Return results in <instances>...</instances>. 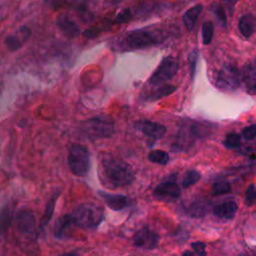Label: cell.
<instances>
[{
	"label": "cell",
	"instance_id": "obj_5",
	"mask_svg": "<svg viewBox=\"0 0 256 256\" xmlns=\"http://www.w3.org/2000/svg\"><path fill=\"white\" fill-rule=\"evenodd\" d=\"M68 166L71 172L79 177L87 175L90 169V153L80 144H73L68 153Z\"/></svg>",
	"mask_w": 256,
	"mask_h": 256
},
{
	"label": "cell",
	"instance_id": "obj_18",
	"mask_svg": "<svg viewBox=\"0 0 256 256\" xmlns=\"http://www.w3.org/2000/svg\"><path fill=\"white\" fill-rule=\"evenodd\" d=\"M239 30L245 38L251 37L256 30V18L251 14H246L239 21Z\"/></svg>",
	"mask_w": 256,
	"mask_h": 256
},
{
	"label": "cell",
	"instance_id": "obj_31",
	"mask_svg": "<svg viewBox=\"0 0 256 256\" xmlns=\"http://www.w3.org/2000/svg\"><path fill=\"white\" fill-rule=\"evenodd\" d=\"M197 61H198V51L193 50V51L188 55V64H189L191 79H193L194 76H195Z\"/></svg>",
	"mask_w": 256,
	"mask_h": 256
},
{
	"label": "cell",
	"instance_id": "obj_9",
	"mask_svg": "<svg viewBox=\"0 0 256 256\" xmlns=\"http://www.w3.org/2000/svg\"><path fill=\"white\" fill-rule=\"evenodd\" d=\"M134 127L142 134L153 140H159L164 137L166 133V127L149 120H140L135 122Z\"/></svg>",
	"mask_w": 256,
	"mask_h": 256
},
{
	"label": "cell",
	"instance_id": "obj_28",
	"mask_svg": "<svg viewBox=\"0 0 256 256\" xmlns=\"http://www.w3.org/2000/svg\"><path fill=\"white\" fill-rule=\"evenodd\" d=\"M211 11L214 13V15L217 17L218 21L220 22V24L223 26V27H227V16H226V12L225 10L222 8L221 5L219 4H212L211 5Z\"/></svg>",
	"mask_w": 256,
	"mask_h": 256
},
{
	"label": "cell",
	"instance_id": "obj_32",
	"mask_svg": "<svg viewBox=\"0 0 256 256\" xmlns=\"http://www.w3.org/2000/svg\"><path fill=\"white\" fill-rule=\"evenodd\" d=\"M131 18H132V11H131L130 8H126V9H123L120 13L117 14V16H116V18H115V23H116V24L126 23V22H128Z\"/></svg>",
	"mask_w": 256,
	"mask_h": 256
},
{
	"label": "cell",
	"instance_id": "obj_2",
	"mask_svg": "<svg viewBox=\"0 0 256 256\" xmlns=\"http://www.w3.org/2000/svg\"><path fill=\"white\" fill-rule=\"evenodd\" d=\"M101 174L106 184L112 188L130 185L134 180L132 168L117 158H105L101 163Z\"/></svg>",
	"mask_w": 256,
	"mask_h": 256
},
{
	"label": "cell",
	"instance_id": "obj_39",
	"mask_svg": "<svg viewBox=\"0 0 256 256\" xmlns=\"http://www.w3.org/2000/svg\"><path fill=\"white\" fill-rule=\"evenodd\" d=\"M58 256H79V254L76 253V252H67V253H64V254H60Z\"/></svg>",
	"mask_w": 256,
	"mask_h": 256
},
{
	"label": "cell",
	"instance_id": "obj_43",
	"mask_svg": "<svg viewBox=\"0 0 256 256\" xmlns=\"http://www.w3.org/2000/svg\"><path fill=\"white\" fill-rule=\"evenodd\" d=\"M45 1H49V0H45Z\"/></svg>",
	"mask_w": 256,
	"mask_h": 256
},
{
	"label": "cell",
	"instance_id": "obj_26",
	"mask_svg": "<svg viewBox=\"0 0 256 256\" xmlns=\"http://www.w3.org/2000/svg\"><path fill=\"white\" fill-rule=\"evenodd\" d=\"M231 192V185L226 181H219L213 184L212 186V195L219 196L228 194Z\"/></svg>",
	"mask_w": 256,
	"mask_h": 256
},
{
	"label": "cell",
	"instance_id": "obj_13",
	"mask_svg": "<svg viewBox=\"0 0 256 256\" xmlns=\"http://www.w3.org/2000/svg\"><path fill=\"white\" fill-rule=\"evenodd\" d=\"M242 81L247 92L256 95V64H248L241 71Z\"/></svg>",
	"mask_w": 256,
	"mask_h": 256
},
{
	"label": "cell",
	"instance_id": "obj_10",
	"mask_svg": "<svg viewBox=\"0 0 256 256\" xmlns=\"http://www.w3.org/2000/svg\"><path fill=\"white\" fill-rule=\"evenodd\" d=\"M158 241H159V238L157 234L147 228L141 229L133 237V244L136 247H139L145 250H151L156 248L158 245Z\"/></svg>",
	"mask_w": 256,
	"mask_h": 256
},
{
	"label": "cell",
	"instance_id": "obj_1",
	"mask_svg": "<svg viewBox=\"0 0 256 256\" xmlns=\"http://www.w3.org/2000/svg\"><path fill=\"white\" fill-rule=\"evenodd\" d=\"M165 31L156 27H145L129 31L114 41L117 51H135L158 45L165 41Z\"/></svg>",
	"mask_w": 256,
	"mask_h": 256
},
{
	"label": "cell",
	"instance_id": "obj_4",
	"mask_svg": "<svg viewBox=\"0 0 256 256\" xmlns=\"http://www.w3.org/2000/svg\"><path fill=\"white\" fill-rule=\"evenodd\" d=\"M113 122L104 116H96L86 120L81 125V132L89 139H106L114 134Z\"/></svg>",
	"mask_w": 256,
	"mask_h": 256
},
{
	"label": "cell",
	"instance_id": "obj_16",
	"mask_svg": "<svg viewBox=\"0 0 256 256\" xmlns=\"http://www.w3.org/2000/svg\"><path fill=\"white\" fill-rule=\"evenodd\" d=\"M74 226L73 220L71 217V214H65L58 218L55 227H54V236L58 239H64L67 235L70 229Z\"/></svg>",
	"mask_w": 256,
	"mask_h": 256
},
{
	"label": "cell",
	"instance_id": "obj_22",
	"mask_svg": "<svg viewBox=\"0 0 256 256\" xmlns=\"http://www.w3.org/2000/svg\"><path fill=\"white\" fill-rule=\"evenodd\" d=\"M13 219V211L9 206L0 212V235L4 234L10 227Z\"/></svg>",
	"mask_w": 256,
	"mask_h": 256
},
{
	"label": "cell",
	"instance_id": "obj_19",
	"mask_svg": "<svg viewBox=\"0 0 256 256\" xmlns=\"http://www.w3.org/2000/svg\"><path fill=\"white\" fill-rule=\"evenodd\" d=\"M210 211V205L205 200H197L193 202L187 209V214L193 218H202Z\"/></svg>",
	"mask_w": 256,
	"mask_h": 256
},
{
	"label": "cell",
	"instance_id": "obj_40",
	"mask_svg": "<svg viewBox=\"0 0 256 256\" xmlns=\"http://www.w3.org/2000/svg\"><path fill=\"white\" fill-rule=\"evenodd\" d=\"M194 252H190V251H185L183 254H182V256H194Z\"/></svg>",
	"mask_w": 256,
	"mask_h": 256
},
{
	"label": "cell",
	"instance_id": "obj_23",
	"mask_svg": "<svg viewBox=\"0 0 256 256\" xmlns=\"http://www.w3.org/2000/svg\"><path fill=\"white\" fill-rule=\"evenodd\" d=\"M148 159L152 163L165 165L169 162V155L165 151L162 150H153L149 153Z\"/></svg>",
	"mask_w": 256,
	"mask_h": 256
},
{
	"label": "cell",
	"instance_id": "obj_12",
	"mask_svg": "<svg viewBox=\"0 0 256 256\" xmlns=\"http://www.w3.org/2000/svg\"><path fill=\"white\" fill-rule=\"evenodd\" d=\"M99 195L106 205L114 211H121L130 206V200L124 195L109 194L103 191H99Z\"/></svg>",
	"mask_w": 256,
	"mask_h": 256
},
{
	"label": "cell",
	"instance_id": "obj_42",
	"mask_svg": "<svg viewBox=\"0 0 256 256\" xmlns=\"http://www.w3.org/2000/svg\"><path fill=\"white\" fill-rule=\"evenodd\" d=\"M240 256H249V255H246V254H243V255H240Z\"/></svg>",
	"mask_w": 256,
	"mask_h": 256
},
{
	"label": "cell",
	"instance_id": "obj_14",
	"mask_svg": "<svg viewBox=\"0 0 256 256\" xmlns=\"http://www.w3.org/2000/svg\"><path fill=\"white\" fill-rule=\"evenodd\" d=\"M238 211V205L234 201L224 202L213 208V214L220 219H233Z\"/></svg>",
	"mask_w": 256,
	"mask_h": 256
},
{
	"label": "cell",
	"instance_id": "obj_7",
	"mask_svg": "<svg viewBox=\"0 0 256 256\" xmlns=\"http://www.w3.org/2000/svg\"><path fill=\"white\" fill-rule=\"evenodd\" d=\"M242 82L241 71L233 64H227L218 72L216 86L223 91H235Z\"/></svg>",
	"mask_w": 256,
	"mask_h": 256
},
{
	"label": "cell",
	"instance_id": "obj_6",
	"mask_svg": "<svg viewBox=\"0 0 256 256\" xmlns=\"http://www.w3.org/2000/svg\"><path fill=\"white\" fill-rule=\"evenodd\" d=\"M179 70V63L177 59L168 56L162 60L157 69L150 77L148 84L151 86H160L165 84L168 80L172 79Z\"/></svg>",
	"mask_w": 256,
	"mask_h": 256
},
{
	"label": "cell",
	"instance_id": "obj_34",
	"mask_svg": "<svg viewBox=\"0 0 256 256\" xmlns=\"http://www.w3.org/2000/svg\"><path fill=\"white\" fill-rule=\"evenodd\" d=\"M242 136L247 141L255 139L256 138V124H253V125H250V126L244 128L242 131Z\"/></svg>",
	"mask_w": 256,
	"mask_h": 256
},
{
	"label": "cell",
	"instance_id": "obj_20",
	"mask_svg": "<svg viewBox=\"0 0 256 256\" xmlns=\"http://www.w3.org/2000/svg\"><path fill=\"white\" fill-rule=\"evenodd\" d=\"M203 10V5L198 4L196 6H193L189 10H187L183 15V22L185 24V27L188 31H192L195 27L196 21L201 14Z\"/></svg>",
	"mask_w": 256,
	"mask_h": 256
},
{
	"label": "cell",
	"instance_id": "obj_3",
	"mask_svg": "<svg viewBox=\"0 0 256 256\" xmlns=\"http://www.w3.org/2000/svg\"><path fill=\"white\" fill-rule=\"evenodd\" d=\"M70 214L74 226L83 229L97 228L104 218L103 209L93 203L80 204Z\"/></svg>",
	"mask_w": 256,
	"mask_h": 256
},
{
	"label": "cell",
	"instance_id": "obj_37",
	"mask_svg": "<svg viewBox=\"0 0 256 256\" xmlns=\"http://www.w3.org/2000/svg\"><path fill=\"white\" fill-rule=\"evenodd\" d=\"M239 0H224V4L228 10V12L230 13V15L233 14V11H234V8L236 6V4L238 3Z\"/></svg>",
	"mask_w": 256,
	"mask_h": 256
},
{
	"label": "cell",
	"instance_id": "obj_38",
	"mask_svg": "<svg viewBox=\"0 0 256 256\" xmlns=\"http://www.w3.org/2000/svg\"><path fill=\"white\" fill-rule=\"evenodd\" d=\"M19 34L22 36L24 40H28L29 37L31 36V30L27 26H22L19 29Z\"/></svg>",
	"mask_w": 256,
	"mask_h": 256
},
{
	"label": "cell",
	"instance_id": "obj_27",
	"mask_svg": "<svg viewBox=\"0 0 256 256\" xmlns=\"http://www.w3.org/2000/svg\"><path fill=\"white\" fill-rule=\"evenodd\" d=\"M155 8H157V4L154 2H141L139 6L136 8V13L139 16H147L150 15L155 10Z\"/></svg>",
	"mask_w": 256,
	"mask_h": 256
},
{
	"label": "cell",
	"instance_id": "obj_35",
	"mask_svg": "<svg viewBox=\"0 0 256 256\" xmlns=\"http://www.w3.org/2000/svg\"><path fill=\"white\" fill-rule=\"evenodd\" d=\"M101 33V30L97 27H91V28H88L86 30H84L83 32V36L87 39H95L97 38Z\"/></svg>",
	"mask_w": 256,
	"mask_h": 256
},
{
	"label": "cell",
	"instance_id": "obj_41",
	"mask_svg": "<svg viewBox=\"0 0 256 256\" xmlns=\"http://www.w3.org/2000/svg\"><path fill=\"white\" fill-rule=\"evenodd\" d=\"M113 3H118V2H120L121 0H111Z\"/></svg>",
	"mask_w": 256,
	"mask_h": 256
},
{
	"label": "cell",
	"instance_id": "obj_36",
	"mask_svg": "<svg viewBox=\"0 0 256 256\" xmlns=\"http://www.w3.org/2000/svg\"><path fill=\"white\" fill-rule=\"evenodd\" d=\"M192 248L197 256H206V244L203 242H194L192 243Z\"/></svg>",
	"mask_w": 256,
	"mask_h": 256
},
{
	"label": "cell",
	"instance_id": "obj_24",
	"mask_svg": "<svg viewBox=\"0 0 256 256\" xmlns=\"http://www.w3.org/2000/svg\"><path fill=\"white\" fill-rule=\"evenodd\" d=\"M200 178H201V175L199 172H197L195 170H190V171L186 172V174L184 175V177L182 179V187L190 188L191 186L196 184L200 180Z\"/></svg>",
	"mask_w": 256,
	"mask_h": 256
},
{
	"label": "cell",
	"instance_id": "obj_8",
	"mask_svg": "<svg viewBox=\"0 0 256 256\" xmlns=\"http://www.w3.org/2000/svg\"><path fill=\"white\" fill-rule=\"evenodd\" d=\"M181 195V190L174 180L163 181L156 186L154 190V196L156 199L163 202H172L177 200Z\"/></svg>",
	"mask_w": 256,
	"mask_h": 256
},
{
	"label": "cell",
	"instance_id": "obj_33",
	"mask_svg": "<svg viewBox=\"0 0 256 256\" xmlns=\"http://www.w3.org/2000/svg\"><path fill=\"white\" fill-rule=\"evenodd\" d=\"M245 200L248 205H253L256 202V187L255 185H250L245 193Z\"/></svg>",
	"mask_w": 256,
	"mask_h": 256
},
{
	"label": "cell",
	"instance_id": "obj_15",
	"mask_svg": "<svg viewBox=\"0 0 256 256\" xmlns=\"http://www.w3.org/2000/svg\"><path fill=\"white\" fill-rule=\"evenodd\" d=\"M57 25L59 29L69 38H75L80 34V29L78 25L70 20L66 15H61L57 18Z\"/></svg>",
	"mask_w": 256,
	"mask_h": 256
},
{
	"label": "cell",
	"instance_id": "obj_30",
	"mask_svg": "<svg viewBox=\"0 0 256 256\" xmlns=\"http://www.w3.org/2000/svg\"><path fill=\"white\" fill-rule=\"evenodd\" d=\"M5 44L7 46V48L11 51V52H15L18 51L21 47H22V42L21 40L15 36V35H10L6 38L5 40Z\"/></svg>",
	"mask_w": 256,
	"mask_h": 256
},
{
	"label": "cell",
	"instance_id": "obj_21",
	"mask_svg": "<svg viewBox=\"0 0 256 256\" xmlns=\"http://www.w3.org/2000/svg\"><path fill=\"white\" fill-rule=\"evenodd\" d=\"M176 86L170 85V84H163L160 87H158L156 90H154L149 96L146 97L147 100L149 101H155V100H159L163 97H166L172 93H174L176 91Z\"/></svg>",
	"mask_w": 256,
	"mask_h": 256
},
{
	"label": "cell",
	"instance_id": "obj_11",
	"mask_svg": "<svg viewBox=\"0 0 256 256\" xmlns=\"http://www.w3.org/2000/svg\"><path fill=\"white\" fill-rule=\"evenodd\" d=\"M17 227L25 235L33 236L36 234V220L34 214L29 210L20 211L16 217Z\"/></svg>",
	"mask_w": 256,
	"mask_h": 256
},
{
	"label": "cell",
	"instance_id": "obj_25",
	"mask_svg": "<svg viewBox=\"0 0 256 256\" xmlns=\"http://www.w3.org/2000/svg\"><path fill=\"white\" fill-rule=\"evenodd\" d=\"M214 36V25L212 22L207 21L202 25V39L203 44L209 45L212 42Z\"/></svg>",
	"mask_w": 256,
	"mask_h": 256
},
{
	"label": "cell",
	"instance_id": "obj_29",
	"mask_svg": "<svg viewBox=\"0 0 256 256\" xmlns=\"http://www.w3.org/2000/svg\"><path fill=\"white\" fill-rule=\"evenodd\" d=\"M224 144H225V146L227 148H230V149L239 148L240 145H241V137L238 134H236V133L228 134L226 136Z\"/></svg>",
	"mask_w": 256,
	"mask_h": 256
},
{
	"label": "cell",
	"instance_id": "obj_17",
	"mask_svg": "<svg viewBox=\"0 0 256 256\" xmlns=\"http://www.w3.org/2000/svg\"><path fill=\"white\" fill-rule=\"evenodd\" d=\"M60 194H61V192L57 191L48 200L46 208H45V211H44V214H43V216L41 218V221H40L39 228H40L41 231H44L46 229V227L48 226V224L50 223V221H51V219L53 217L54 210H55V207H56V203H57V200L59 199Z\"/></svg>",
	"mask_w": 256,
	"mask_h": 256
}]
</instances>
